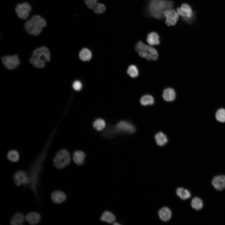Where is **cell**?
<instances>
[{"mask_svg": "<svg viewBox=\"0 0 225 225\" xmlns=\"http://www.w3.org/2000/svg\"><path fill=\"white\" fill-rule=\"evenodd\" d=\"M174 4L172 0H148L144 9L145 14L154 19L161 20L164 18V13L172 8Z\"/></svg>", "mask_w": 225, "mask_h": 225, "instance_id": "cell-1", "label": "cell"}, {"mask_svg": "<svg viewBox=\"0 0 225 225\" xmlns=\"http://www.w3.org/2000/svg\"><path fill=\"white\" fill-rule=\"evenodd\" d=\"M50 59V53L48 48L45 47L38 48L33 51L30 59V63L35 67L42 68L45 63Z\"/></svg>", "mask_w": 225, "mask_h": 225, "instance_id": "cell-2", "label": "cell"}, {"mask_svg": "<svg viewBox=\"0 0 225 225\" xmlns=\"http://www.w3.org/2000/svg\"><path fill=\"white\" fill-rule=\"evenodd\" d=\"M135 49L140 57L146 58L148 60H155L158 58V54L156 50L149 45L144 44L141 41L137 42Z\"/></svg>", "mask_w": 225, "mask_h": 225, "instance_id": "cell-3", "label": "cell"}, {"mask_svg": "<svg viewBox=\"0 0 225 225\" xmlns=\"http://www.w3.org/2000/svg\"><path fill=\"white\" fill-rule=\"evenodd\" d=\"M71 160L70 156L67 151L62 149L59 151L54 157V166L58 169H62L68 165Z\"/></svg>", "mask_w": 225, "mask_h": 225, "instance_id": "cell-4", "label": "cell"}, {"mask_svg": "<svg viewBox=\"0 0 225 225\" xmlns=\"http://www.w3.org/2000/svg\"><path fill=\"white\" fill-rule=\"evenodd\" d=\"M177 12L182 20L187 23L192 22L195 18L194 12L190 6L187 3H182L177 9Z\"/></svg>", "mask_w": 225, "mask_h": 225, "instance_id": "cell-5", "label": "cell"}, {"mask_svg": "<svg viewBox=\"0 0 225 225\" xmlns=\"http://www.w3.org/2000/svg\"><path fill=\"white\" fill-rule=\"evenodd\" d=\"M1 60L5 66L10 70L15 69L19 65L20 62L18 57L16 54L3 56Z\"/></svg>", "mask_w": 225, "mask_h": 225, "instance_id": "cell-6", "label": "cell"}, {"mask_svg": "<svg viewBox=\"0 0 225 225\" xmlns=\"http://www.w3.org/2000/svg\"><path fill=\"white\" fill-rule=\"evenodd\" d=\"M32 9L31 5L27 2L19 3L15 8V12L18 17L22 19H26L28 16Z\"/></svg>", "mask_w": 225, "mask_h": 225, "instance_id": "cell-7", "label": "cell"}, {"mask_svg": "<svg viewBox=\"0 0 225 225\" xmlns=\"http://www.w3.org/2000/svg\"><path fill=\"white\" fill-rule=\"evenodd\" d=\"M14 182L17 186L26 185L30 181V178L24 171L19 170L17 171L13 176Z\"/></svg>", "mask_w": 225, "mask_h": 225, "instance_id": "cell-8", "label": "cell"}, {"mask_svg": "<svg viewBox=\"0 0 225 225\" xmlns=\"http://www.w3.org/2000/svg\"><path fill=\"white\" fill-rule=\"evenodd\" d=\"M178 15L177 12L172 8L166 10L164 13V16L166 25L168 26L175 25L179 19Z\"/></svg>", "mask_w": 225, "mask_h": 225, "instance_id": "cell-9", "label": "cell"}, {"mask_svg": "<svg viewBox=\"0 0 225 225\" xmlns=\"http://www.w3.org/2000/svg\"><path fill=\"white\" fill-rule=\"evenodd\" d=\"M25 27L26 31L28 33L34 35L39 34L42 28L32 19L28 20L25 22Z\"/></svg>", "mask_w": 225, "mask_h": 225, "instance_id": "cell-10", "label": "cell"}, {"mask_svg": "<svg viewBox=\"0 0 225 225\" xmlns=\"http://www.w3.org/2000/svg\"><path fill=\"white\" fill-rule=\"evenodd\" d=\"M116 128L118 132H122L130 134L134 132L135 131V128L132 124L123 121L119 122L116 125Z\"/></svg>", "mask_w": 225, "mask_h": 225, "instance_id": "cell-11", "label": "cell"}, {"mask_svg": "<svg viewBox=\"0 0 225 225\" xmlns=\"http://www.w3.org/2000/svg\"><path fill=\"white\" fill-rule=\"evenodd\" d=\"M212 183L217 190L220 191L223 190L225 189V175H220L214 177L212 180Z\"/></svg>", "mask_w": 225, "mask_h": 225, "instance_id": "cell-12", "label": "cell"}, {"mask_svg": "<svg viewBox=\"0 0 225 225\" xmlns=\"http://www.w3.org/2000/svg\"><path fill=\"white\" fill-rule=\"evenodd\" d=\"M66 198L65 194L60 191H55L51 194V198L52 202L56 204H60L63 202Z\"/></svg>", "mask_w": 225, "mask_h": 225, "instance_id": "cell-13", "label": "cell"}, {"mask_svg": "<svg viewBox=\"0 0 225 225\" xmlns=\"http://www.w3.org/2000/svg\"><path fill=\"white\" fill-rule=\"evenodd\" d=\"M27 221L31 225H35L38 223L40 221L41 216L38 212H30L28 213L25 217Z\"/></svg>", "mask_w": 225, "mask_h": 225, "instance_id": "cell-14", "label": "cell"}, {"mask_svg": "<svg viewBox=\"0 0 225 225\" xmlns=\"http://www.w3.org/2000/svg\"><path fill=\"white\" fill-rule=\"evenodd\" d=\"M25 219L24 215L21 212H17L11 218L10 222L12 225H22L24 222Z\"/></svg>", "mask_w": 225, "mask_h": 225, "instance_id": "cell-15", "label": "cell"}, {"mask_svg": "<svg viewBox=\"0 0 225 225\" xmlns=\"http://www.w3.org/2000/svg\"><path fill=\"white\" fill-rule=\"evenodd\" d=\"M162 97L165 101L167 102H172L175 98L176 92L172 88H167L163 91Z\"/></svg>", "mask_w": 225, "mask_h": 225, "instance_id": "cell-16", "label": "cell"}, {"mask_svg": "<svg viewBox=\"0 0 225 225\" xmlns=\"http://www.w3.org/2000/svg\"><path fill=\"white\" fill-rule=\"evenodd\" d=\"M159 36L156 32H152L148 34L146 40L151 46L158 45L160 44Z\"/></svg>", "mask_w": 225, "mask_h": 225, "instance_id": "cell-17", "label": "cell"}, {"mask_svg": "<svg viewBox=\"0 0 225 225\" xmlns=\"http://www.w3.org/2000/svg\"><path fill=\"white\" fill-rule=\"evenodd\" d=\"M171 210L167 207H163L158 212V215L160 219L163 221L167 222L169 220L171 217Z\"/></svg>", "mask_w": 225, "mask_h": 225, "instance_id": "cell-18", "label": "cell"}, {"mask_svg": "<svg viewBox=\"0 0 225 225\" xmlns=\"http://www.w3.org/2000/svg\"><path fill=\"white\" fill-rule=\"evenodd\" d=\"M85 157V155L84 152L79 150L75 151L73 155L74 162L78 165H81L83 164Z\"/></svg>", "mask_w": 225, "mask_h": 225, "instance_id": "cell-19", "label": "cell"}, {"mask_svg": "<svg viewBox=\"0 0 225 225\" xmlns=\"http://www.w3.org/2000/svg\"><path fill=\"white\" fill-rule=\"evenodd\" d=\"M155 139L157 144L160 146H162L165 145L168 141L166 135L161 132L155 134Z\"/></svg>", "mask_w": 225, "mask_h": 225, "instance_id": "cell-20", "label": "cell"}, {"mask_svg": "<svg viewBox=\"0 0 225 225\" xmlns=\"http://www.w3.org/2000/svg\"><path fill=\"white\" fill-rule=\"evenodd\" d=\"M176 193L181 199L183 200L190 198L191 195L190 192L188 190L184 189L182 187L177 188Z\"/></svg>", "mask_w": 225, "mask_h": 225, "instance_id": "cell-21", "label": "cell"}, {"mask_svg": "<svg viewBox=\"0 0 225 225\" xmlns=\"http://www.w3.org/2000/svg\"><path fill=\"white\" fill-rule=\"evenodd\" d=\"M115 218L113 214L108 211H105L103 212L101 217V221L109 223L113 222Z\"/></svg>", "mask_w": 225, "mask_h": 225, "instance_id": "cell-22", "label": "cell"}, {"mask_svg": "<svg viewBox=\"0 0 225 225\" xmlns=\"http://www.w3.org/2000/svg\"><path fill=\"white\" fill-rule=\"evenodd\" d=\"M79 57L81 60L86 61L90 60L92 57L91 52L87 48H83L79 53Z\"/></svg>", "mask_w": 225, "mask_h": 225, "instance_id": "cell-23", "label": "cell"}, {"mask_svg": "<svg viewBox=\"0 0 225 225\" xmlns=\"http://www.w3.org/2000/svg\"><path fill=\"white\" fill-rule=\"evenodd\" d=\"M154 102L152 96L150 95L146 94L142 96L140 99L141 104L144 106L153 105Z\"/></svg>", "mask_w": 225, "mask_h": 225, "instance_id": "cell-24", "label": "cell"}, {"mask_svg": "<svg viewBox=\"0 0 225 225\" xmlns=\"http://www.w3.org/2000/svg\"><path fill=\"white\" fill-rule=\"evenodd\" d=\"M191 206L194 209L199 210L202 208L203 203L202 200L199 198L195 197L192 198L191 202Z\"/></svg>", "mask_w": 225, "mask_h": 225, "instance_id": "cell-25", "label": "cell"}, {"mask_svg": "<svg viewBox=\"0 0 225 225\" xmlns=\"http://www.w3.org/2000/svg\"><path fill=\"white\" fill-rule=\"evenodd\" d=\"M106 123L105 121L101 118L96 120L93 123L94 128L97 131H101L103 130L105 127Z\"/></svg>", "mask_w": 225, "mask_h": 225, "instance_id": "cell-26", "label": "cell"}, {"mask_svg": "<svg viewBox=\"0 0 225 225\" xmlns=\"http://www.w3.org/2000/svg\"><path fill=\"white\" fill-rule=\"evenodd\" d=\"M7 157L9 160L13 162H17L19 158L18 152L14 150L9 151L8 153Z\"/></svg>", "mask_w": 225, "mask_h": 225, "instance_id": "cell-27", "label": "cell"}, {"mask_svg": "<svg viewBox=\"0 0 225 225\" xmlns=\"http://www.w3.org/2000/svg\"><path fill=\"white\" fill-rule=\"evenodd\" d=\"M127 73L132 78L137 77L138 75V71L137 67L134 65H130L127 71Z\"/></svg>", "mask_w": 225, "mask_h": 225, "instance_id": "cell-28", "label": "cell"}, {"mask_svg": "<svg viewBox=\"0 0 225 225\" xmlns=\"http://www.w3.org/2000/svg\"><path fill=\"white\" fill-rule=\"evenodd\" d=\"M31 19L37 23L42 28L45 27L47 25L45 20L42 18L38 15H35L33 16L31 18Z\"/></svg>", "mask_w": 225, "mask_h": 225, "instance_id": "cell-29", "label": "cell"}, {"mask_svg": "<svg viewBox=\"0 0 225 225\" xmlns=\"http://www.w3.org/2000/svg\"><path fill=\"white\" fill-rule=\"evenodd\" d=\"M92 10L96 14H101L105 12L106 8L104 4L98 3Z\"/></svg>", "mask_w": 225, "mask_h": 225, "instance_id": "cell-30", "label": "cell"}, {"mask_svg": "<svg viewBox=\"0 0 225 225\" xmlns=\"http://www.w3.org/2000/svg\"><path fill=\"white\" fill-rule=\"evenodd\" d=\"M216 118L218 121L221 122H225V109L221 108L218 109L216 114Z\"/></svg>", "mask_w": 225, "mask_h": 225, "instance_id": "cell-31", "label": "cell"}, {"mask_svg": "<svg viewBox=\"0 0 225 225\" xmlns=\"http://www.w3.org/2000/svg\"><path fill=\"white\" fill-rule=\"evenodd\" d=\"M98 0H84L86 4L90 9H92L98 3Z\"/></svg>", "mask_w": 225, "mask_h": 225, "instance_id": "cell-32", "label": "cell"}, {"mask_svg": "<svg viewBox=\"0 0 225 225\" xmlns=\"http://www.w3.org/2000/svg\"><path fill=\"white\" fill-rule=\"evenodd\" d=\"M82 85L81 82L79 81H75L72 84V87L73 89L77 91H80L82 88Z\"/></svg>", "mask_w": 225, "mask_h": 225, "instance_id": "cell-33", "label": "cell"}, {"mask_svg": "<svg viewBox=\"0 0 225 225\" xmlns=\"http://www.w3.org/2000/svg\"><path fill=\"white\" fill-rule=\"evenodd\" d=\"M113 224L114 225H120V224L118 223L117 222H113Z\"/></svg>", "mask_w": 225, "mask_h": 225, "instance_id": "cell-34", "label": "cell"}]
</instances>
